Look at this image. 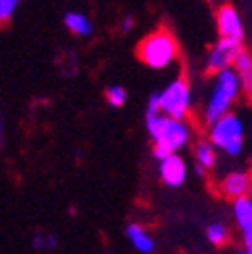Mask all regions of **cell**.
<instances>
[{"label":"cell","mask_w":252,"mask_h":254,"mask_svg":"<svg viewBox=\"0 0 252 254\" xmlns=\"http://www.w3.org/2000/svg\"><path fill=\"white\" fill-rule=\"evenodd\" d=\"M214 18H216V28H218L220 37L244 41V22H242V16L234 4L222 2L216 8Z\"/></svg>","instance_id":"52a82bcc"},{"label":"cell","mask_w":252,"mask_h":254,"mask_svg":"<svg viewBox=\"0 0 252 254\" xmlns=\"http://www.w3.org/2000/svg\"><path fill=\"white\" fill-rule=\"evenodd\" d=\"M242 41L238 39H226V37H218V41H214L210 45V49L204 55V73L206 75H214L222 69L232 67V63L236 59V55L242 49Z\"/></svg>","instance_id":"8992f818"},{"label":"cell","mask_w":252,"mask_h":254,"mask_svg":"<svg viewBox=\"0 0 252 254\" xmlns=\"http://www.w3.org/2000/svg\"><path fill=\"white\" fill-rule=\"evenodd\" d=\"M236 254H252V232L242 234V248Z\"/></svg>","instance_id":"44dd1931"},{"label":"cell","mask_w":252,"mask_h":254,"mask_svg":"<svg viewBox=\"0 0 252 254\" xmlns=\"http://www.w3.org/2000/svg\"><path fill=\"white\" fill-rule=\"evenodd\" d=\"M103 97H105L107 105L119 109V107H123L125 103H127L129 95H127V91H125V87H121V85H109L103 93Z\"/></svg>","instance_id":"2e32d148"},{"label":"cell","mask_w":252,"mask_h":254,"mask_svg":"<svg viewBox=\"0 0 252 254\" xmlns=\"http://www.w3.org/2000/svg\"><path fill=\"white\" fill-rule=\"evenodd\" d=\"M133 28H135V16H131V14H125V16L119 20V30H121L123 35L131 33Z\"/></svg>","instance_id":"ffe728a7"},{"label":"cell","mask_w":252,"mask_h":254,"mask_svg":"<svg viewBox=\"0 0 252 254\" xmlns=\"http://www.w3.org/2000/svg\"><path fill=\"white\" fill-rule=\"evenodd\" d=\"M157 174L168 188H180L186 184L190 170H188V162L180 153H170L157 162Z\"/></svg>","instance_id":"ba28073f"},{"label":"cell","mask_w":252,"mask_h":254,"mask_svg":"<svg viewBox=\"0 0 252 254\" xmlns=\"http://www.w3.org/2000/svg\"><path fill=\"white\" fill-rule=\"evenodd\" d=\"M125 238L139 252V254H151L155 250V238L153 234L139 222H129L125 226Z\"/></svg>","instance_id":"30bf717a"},{"label":"cell","mask_w":252,"mask_h":254,"mask_svg":"<svg viewBox=\"0 0 252 254\" xmlns=\"http://www.w3.org/2000/svg\"><path fill=\"white\" fill-rule=\"evenodd\" d=\"M250 174H252V162H250Z\"/></svg>","instance_id":"484cf974"},{"label":"cell","mask_w":252,"mask_h":254,"mask_svg":"<svg viewBox=\"0 0 252 254\" xmlns=\"http://www.w3.org/2000/svg\"><path fill=\"white\" fill-rule=\"evenodd\" d=\"M155 113H162L160 111V95H157V91L149 95L147 107H145V115H155Z\"/></svg>","instance_id":"d6986e66"},{"label":"cell","mask_w":252,"mask_h":254,"mask_svg":"<svg viewBox=\"0 0 252 254\" xmlns=\"http://www.w3.org/2000/svg\"><path fill=\"white\" fill-rule=\"evenodd\" d=\"M135 55L145 67L162 71L180 59V43L170 28L162 26L139 41Z\"/></svg>","instance_id":"3957f363"},{"label":"cell","mask_w":252,"mask_h":254,"mask_svg":"<svg viewBox=\"0 0 252 254\" xmlns=\"http://www.w3.org/2000/svg\"><path fill=\"white\" fill-rule=\"evenodd\" d=\"M252 186V174L248 170H232L224 174L218 182V194L226 200H236L248 194V188Z\"/></svg>","instance_id":"9c48e42d"},{"label":"cell","mask_w":252,"mask_h":254,"mask_svg":"<svg viewBox=\"0 0 252 254\" xmlns=\"http://www.w3.org/2000/svg\"><path fill=\"white\" fill-rule=\"evenodd\" d=\"M232 69L238 73L240 77V89L242 95L252 101V51L250 49H240V53L236 55L234 63H232Z\"/></svg>","instance_id":"8fae6325"},{"label":"cell","mask_w":252,"mask_h":254,"mask_svg":"<svg viewBox=\"0 0 252 254\" xmlns=\"http://www.w3.org/2000/svg\"><path fill=\"white\" fill-rule=\"evenodd\" d=\"M206 240L212 246H224L230 240V228L220 220L210 222V224L206 226Z\"/></svg>","instance_id":"9a60e30c"},{"label":"cell","mask_w":252,"mask_h":254,"mask_svg":"<svg viewBox=\"0 0 252 254\" xmlns=\"http://www.w3.org/2000/svg\"><path fill=\"white\" fill-rule=\"evenodd\" d=\"M232 218L240 234L252 232V198L250 196L232 200Z\"/></svg>","instance_id":"5bb4252c"},{"label":"cell","mask_w":252,"mask_h":254,"mask_svg":"<svg viewBox=\"0 0 252 254\" xmlns=\"http://www.w3.org/2000/svg\"><path fill=\"white\" fill-rule=\"evenodd\" d=\"M160 95V111L168 117H178V119H188L194 109V89L184 75L172 79Z\"/></svg>","instance_id":"5b68a950"},{"label":"cell","mask_w":252,"mask_h":254,"mask_svg":"<svg viewBox=\"0 0 252 254\" xmlns=\"http://www.w3.org/2000/svg\"><path fill=\"white\" fill-rule=\"evenodd\" d=\"M244 135H246L244 119L234 111L224 113L222 117H218L214 123L206 127V139L218 149V153H224L228 157L242 155Z\"/></svg>","instance_id":"277c9868"},{"label":"cell","mask_w":252,"mask_h":254,"mask_svg":"<svg viewBox=\"0 0 252 254\" xmlns=\"http://www.w3.org/2000/svg\"><path fill=\"white\" fill-rule=\"evenodd\" d=\"M194 164L200 166L208 174L212 170H216V166H218V149L206 137L196 139V143H194Z\"/></svg>","instance_id":"4fadbf2b"},{"label":"cell","mask_w":252,"mask_h":254,"mask_svg":"<svg viewBox=\"0 0 252 254\" xmlns=\"http://www.w3.org/2000/svg\"><path fill=\"white\" fill-rule=\"evenodd\" d=\"M208 2H220L222 4V2H226V0H208Z\"/></svg>","instance_id":"603a6c76"},{"label":"cell","mask_w":252,"mask_h":254,"mask_svg":"<svg viewBox=\"0 0 252 254\" xmlns=\"http://www.w3.org/2000/svg\"><path fill=\"white\" fill-rule=\"evenodd\" d=\"M145 129L153 141L151 155L155 157V162H160L166 155L180 153L192 143L196 133V123L190 121V117L178 119V117H168L164 113H155V115H145Z\"/></svg>","instance_id":"6da1fadb"},{"label":"cell","mask_w":252,"mask_h":254,"mask_svg":"<svg viewBox=\"0 0 252 254\" xmlns=\"http://www.w3.org/2000/svg\"><path fill=\"white\" fill-rule=\"evenodd\" d=\"M57 236L53 234V232H43V230H39V232H35L33 234V248L35 250H39V252H51V250H55L57 248Z\"/></svg>","instance_id":"e0dca14e"},{"label":"cell","mask_w":252,"mask_h":254,"mask_svg":"<svg viewBox=\"0 0 252 254\" xmlns=\"http://www.w3.org/2000/svg\"><path fill=\"white\" fill-rule=\"evenodd\" d=\"M246 196H250V198H252V186L248 188V194H246Z\"/></svg>","instance_id":"cb8c5ba5"},{"label":"cell","mask_w":252,"mask_h":254,"mask_svg":"<svg viewBox=\"0 0 252 254\" xmlns=\"http://www.w3.org/2000/svg\"><path fill=\"white\" fill-rule=\"evenodd\" d=\"M20 2L22 0H0V24H6L14 16Z\"/></svg>","instance_id":"ac0fdd59"},{"label":"cell","mask_w":252,"mask_h":254,"mask_svg":"<svg viewBox=\"0 0 252 254\" xmlns=\"http://www.w3.org/2000/svg\"><path fill=\"white\" fill-rule=\"evenodd\" d=\"M194 172H196L200 178H206V176H208V172H204V170H202L200 166H196V164H194Z\"/></svg>","instance_id":"7402d4cb"},{"label":"cell","mask_w":252,"mask_h":254,"mask_svg":"<svg viewBox=\"0 0 252 254\" xmlns=\"http://www.w3.org/2000/svg\"><path fill=\"white\" fill-rule=\"evenodd\" d=\"M210 77H212L210 89L206 93V99H204V105H202L200 117H198V121L204 127L214 123L218 117H222L224 113L232 111L236 101L240 99V95H242L240 77L232 67L222 69V71H218V73H214Z\"/></svg>","instance_id":"7a4b0ae2"},{"label":"cell","mask_w":252,"mask_h":254,"mask_svg":"<svg viewBox=\"0 0 252 254\" xmlns=\"http://www.w3.org/2000/svg\"><path fill=\"white\" fill-rule=\"evenodd\" d=\"M103 254H115V252H103Z\"/></svg>","instance_id":"d4e9b609"},{"label":"cell","mask_w":252,"mask_h":254,"mask_svg":"<svg viewBox=\"0 0 252 254\" xmlns=\"http://www.w3.org/2000/svg\"><path fill=\"white\" fill-rule=\"evenodd\" d=\"M63 24H65V28L71 35H75L79 39L91 37L93 30H95L91 16L87 12H81V10H67L65 16H63Z\"/></svg>","instance_id":"7c38bea8"}]
</instances>
